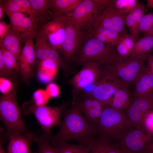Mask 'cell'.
Returning a JSON list of instances; mask_svg holds the SVG:
<instances>
[{
    "mask_svg": "<svg viewBox=\"0 0 153 153\" xmlns=\"http://www.w3.org/2000/svg\"><path fill=\"white\" fill-rule=\"evenodd\" d=\"M65 106L62 111L63 118L59 130L55 135H49L50 142L53 145L60 142L75 141L79 145L90 149L99 135L96 126L86 119L75 104L73 103L69 109H65Z\"/></svg>",
    "mask_w": 153,
    "mask_h": 153,
    "instance_id": "1",
    "label": "cell"
},
{
    "mask_svg": "<svg viewBox=\"0 0 153 153\" xmlns=\"http://www.w3.org/2000/svg\"><path fill=\"white\" fill-rule=\"evenodd\" d=\"M16 91V85L14 84L10 92L2 94L0 97V120L6 128L2 136L3 139L9 140L13 137L29 131L23 121L17 103Z\"/></svg>",
    "mask_w": 153,
    "mask_h": 153,
    "instance_id": "2",
    "label": "cell"
},
{
    "mask_svg": "<svg viewBox=\"0 0 153 153\" xmlns=\"http://www.w3.org/2000/svg\"><path fill=\"white\" fill-rule=\"evenodd\" d=\"M85 42L76 61L79 65L89 62L98 63L100 66L114 65L122 59L117 54L114 46L106 44L86 34Z\"/></svg>",
    "mask_w": 153,
    "mask_h": 153,
    "instance_id": "3",
    "label": "cell"
},
{
    "mask_svg": "<svg viewBox=\"0 0 153 153\" xmlns=\"http://www.w3.org/2000/svg\"><path fill=\"white\" fill-rule=\"evenodd\" d=\"M133 128L126 113L107 105L105 107L97 125L99 134L111 142L118 141Z\"/></svg>",
    "mask_w": 153,
    "mask_h": 153,
    "instance_id": "4",
    "label": "cell"
},
{
    "mask_svg": "<svg viewBox=\"0 0 153 153\" xmlns=\"http://www.w3.org/2000/svg\"><path fill=\"white\" fill-rule=\"evenodd\" d=\"M149 55L129 57L116 64L102 66V68L122 85L129 87L135 81L144 70Z\"/></svg>",
    "mask_w": 153,
    "mask_h": 153,
    "instance_id": "5",
    "label": "cell"
},
{
    "mask_svg": "<svg viewBox=\"0 0 153 153\" xmlns=\"http://www.w3.org/2000/svg\"><path fill=\"white\" fill-rule=\"evenodd\" d=\"M65 105L60 107L38 105L32 100L23 104L22 110L26 115L33 114L44 132L51 135L50 129L52 128L61 125V114Z\"/></svg>",
    "mask_w": 153,
    "mask_h": 153,
    "instance_id": "6",
    "label": "cell"
},
{
    "mask_svg": "<svg viewBox=\"0 0 153 153\" xmlns=\"http://www.w3.org/2000/svg\"><path fill=\"white\" fill-rule=\"evenodd\" d=\"M105 8L95 0H83L69 18L70 22L80 29L93 26Z\"/></svg>",
    "mask_w": 153,
    "mask_h": 153,
    "instance_id": "7",
    "label": "cell"
},
{
    "mask_svg": "<svg viewBox=\"0 0 153 153\" xmlns=\"http://www.w3.org/2000/svg\"><path fill=\"white\" fill-rule=\"evenodd\" d=\"M69 17L54 16L37 29L36 37L52 47L59 50L63 41L66 22Z\"/></svg>",
    "mask_w": 153,
    "mask_h": 153,
    "instance_id": "8",
    "label": "cell"
},
{
    "mask_svg": "<svg viewBox=\"0 0 153 153\" xmlns=\"http://www.w3.org/2000/svg\"><path fill=\"white\" fill-rule=\"evenodd\" d=\"M153 137L141 128L133 127L118 140L117 145L128 153H142Z\"/></svg>",
    "mask_w": 153,
    "mask_h": 153,
    "instance_id": "9",
    "label": "cell"
},
{
    "mask_svg": "<svg viewBox=\"0 0 153 153\" xmlns=\"http://www.w3.org/2000/svg\"><path fill=\"white\" fill-rule=\"evenodd\" d=\"M153 110V93L135 97L131 101L126 113L133 127L141 128L146 115Z\"/></svg>",
    "mask_w": 153,
    "mask_h": 153,
    "instance_id": "10",
    "label": "cell"
},
{
    "mask_svg": "<svg viewBox=\"0 0 153 153\" xmlns=\"http://www.w3.org/2000/svg\"><path fill=\"white\" fill-rule=\"evenodd\" d=\"M5 13L9 19L11 29L20 42H24L28 39L35 37L37 26L32 20L19 12Z\"/></svg>",
    "mask_w": 153,
    "mask_h": 153,
    "instance_id": "11",
    "label": "cell"
},
{
    "mask_svg": "<svg viewBox=\"0 0 153 153\" xmlns=\"http://www.w3.org/2000/svg\"><path fill=\"white\" fill-rule=\"evenodd\" d=\"M69 18L66 22L64 39L59 50L67 60L71 59L79 50L86 35V32L72 24Z\"/></svg>",
    "mask_w": 153,
    "mask_h": 153,
    "instance_id": "12",
    "label": "cell"
},
{
    "mask_svg": "<svg viewBox=\"0 0 153 153\" xmlns=\"http://www.w3.org/2000/svg\"><path fill=\"white\" fill-rule=\"evenodd\" d=\"M101 71V79L95 85L89 95L106 106L116 90L126 86L120 84L108 73L102 69Z\"/></svg>",
    "mask_w": 153,
    "mask_h": 153,
    "instance_id": "13",
    "label": "cell"
},
{
    "mask_svg": "<svg viewBox=\"0 0 153 153\" xmlns=\"http://www.w3.org/2000/svg\"><path fill=\"white\" fill-rule=\"evenodd\" d=\"M127 14L120 12L115 6L112 1L110 0L107 7L93 26L103 27L121 33L126 30L125 19Z\"/></svg>",
    "mask_w": 153,
    "mask_h": 153,
    "instance_id": "14",
    "label": "cell"
},
{
    "mask_svg": "<svg viewBox=\"0 0 153 153\" xmlns=\"http://www.w3.org/2000/svg\"><path fill=\"white\" fill-rule=\"evenodd\" d=\"M82 66L81 69L72 79L74 90L75 92L78 91L89 85L96 83L102 75V71L98 63L89 62Z\"/></svg>",
    "mask_w": 153,
    "mask_h": 153,
    "instance_id": "15",
    "label": "cell"
},
{
    "mask_svg": "<svg viewBox=\"0 0 153 153\" xmlns=\"http://www.w3.org/2000/svg\"><path fill=\"white\" fill-rule=\"evenodd\" d=\"M75 100L73 103L79 107L86 119L97 128L105 106L97 100L88 95L78 97Z\"/></svg>",
    "mask_w": 153,
    "mask_h": 153,
    "instance_id": "16",
    "label": "cell"
},
{
    "mask_svg": "<svg viewBox=\"0 0 153 153\" xmlns=\"http://www.w3.org/2000/svg\"><path fill=\"white\" fill-rule=\"evenodd\" d=\"M24 43L18 62L22 76V81L29 83V79L34 76L33 67L36 57L33 39L26 40Z\"/></svg>",
    "mask_w": 153,
    "mask_h": 153,
    "instance_id": "17",
    "label": "cell"
},
{
    "mask_svg": "<svg viewBox=\"0 0 153 153\" xmlns=\"http://www.w3.org/2000/svg\"><path fill=\"white\" fill-rule=\"evenodd\" d=\"M34 48L36 58L39 61H46L56 64L65 73L69 67L63 60L56 49L50 46L39 38L35 37Z\"/></svg>",
    "mask_w": 153,
    "mask_h": 153,
    "instance_id": "18",
    "label": "cell"
},
{
    "mask_svg": "<svg viewBox=\"0 0 153 153\" xmlns=\"http://www.w3.org/2000/svg\"><path fill=\"white\" fill-rule=\"evenodd\" d=\"M4 12L22 13L35 23L36 13L29 0H0Z\"/></svg>",
    "mask_w": 153,
    "mask_h": 153,
    "instance_id": "19",
    "label": "cell"
},
{
    "mask_svg": "<svg viewBox=\"0 0 153 153\" xmlns=\"http://www.w3.org/2000/svg\"><path fill=\"white\" fill-rule=\"evenodd\" d=\"M33 134L29 131L11 137L9 140L7 153H33L30 147Z\"/></svg>",
    "mask_w": 153,
    "mask_h": 153,
    "instance_id": "20",
    "label": "cell"
},
{
    "mask_svg": "<svg viewBox=\"0 0 153 153\" xmlns=\"http://www.w3.org/2000/svg\"><path fill=\"white\" fill-rule=\"evenodd\" d=\"M83 0H50V10L53 17L66 16L70 17Z\"/></svg>",
    "mask_w": 153,
    "mask_h": 153,
    "instance_id": "21",
    "label": "cell"
},
{
    "mask_svg": "<svg viewBox=\"0 0 153 153\" xmlns=\"http://www.w3.org/2000/svg\"><path fill=\"white\" fill-rule=\"evenodd\" d=\"M29 1L36 13L35 23L37 29L53 18L50 10V0H29Z\"/></svg>",
    "mask_w": 153,
    "mask_h": 153,
    "instance_id": "22",
    "label": "cell"
},
{
    "mask_svg": "<svg viewBox=\"0 0 153 153\" xmlns=\"http://www.w3.org/2000/svg\"><path fill=\"white\" fill-rule=\"evenodd\" d=\"M135 97L153 93V75L146 67L135 84Z\"/></svg>",
    "mask_w": 153,
    "mask_h": 153,
    "instance_id": "23",
    "label": "cell"
},
{
    "mask_svg": "<svg viewBox=\"0 0 153 153\" xmlns=\"http://www.w3.org/2000/svg\"><path fill=\"white\" fill-rule=\"evenodd\" d=\"M128 88V87L123 86L116 90L107 105L122 110L127 108L131 101Z\"/></svg>",
    "mask_w": 153,
    "mask_h": 153,
    "instance_id": "24",
    "label": "cell"
},
{
    "mask_svg": "<svg viewBox=\"0 0 153 153\" xmlns=\"http://www.w3.org/2000/svg\"><path fill=\"white\" fill-rule=\"evenodd\" d=\"M58 66L46 61H40L38 66V78L42 82L46 83L54 78L58 71Z\"/></svg>",
    "mask_w": 153,
    "mask_h": 153,
    "instance_id": "25",
    "label": "cell"
},
{
    "mask_svg": "<svg viewBox=\"0 0 153 153\" xmlns=\"http://www.w3.org/2000/svg\"><path fill=\"white\" fill-rule=\"evenodd\" d=\"M20 42L11 28L7 35L0 42V46L14 54L18 62L22 50Z\"/></svg>",
    "mask_w": 153,
    "mask_h": 153,
    "instance_id": "26",
    "label": "cell"
},
{
    "mask_svg": "<svg viewBox=\"0 0 153 153\" xmlns=\"http://www.w3.org/2000/svg\"><path fill=\"white\" fill-rule=\"evenodd\" d=\"M153 49V35L137 39L130 57L149 55Z\"/></svg>",
    "mask_w": 153,
    "mask_h": 153,
    "instance_id": "27",
    "label": "cell"
},
{
    "mask_svg": "<svg viewBox=\"0 0 153 153\" xmlns=\"http://www.w3.org/2000/svg\"><path fill=\"white\" fill-rule=\"evenodd\" d=\"M49 135L44 132L40 135L34 133L32 141L37 144L38 149L33 153H57L54 148L50 144Z\"/></svg>",
    "mask_w": 153,
    "mask_h": 153,
    "instance_id": "28",
    "label": "cell"
},
{
    "mask_svg": "<svg viewBox=\"0 0 153 153\" xmlns=\"http://www.w3.org/2000/svg\"><path fill=\"white\" fill-rule=\"evenodd\" d=\"M57 153H89L90 148L80 145L61 142L53 145Z\"/></svg>",
    "mask_w": 153,
    "mask_h": 153,
    "instance_id": "29",
    "label": "cell"
},
{
    "mask_svg": "<svg viewBox=\"0 0 153 153\" xmlns=\"http://www.w3.org/2000/svg\"><path fill=\"white\" fill-rule=\"evenodd\" d=\"M113 145L105 137L99 135L90 149L89 153H107Z\"/></svg>",
    "mask_w": 153,
    "mask_h": 153,
    "instance_id": "30",
    "label": "cell"
},
{
    "mask_svg": "<svg viewBox=\"0 0 153 153\" xmlns=\"http://www.w3.org/2000/svg\"><path fill=\"white\" fill-rule=\"evenodd\" d=\"M4 63L9 69L16 72H21L20 65L16 57L10 52L0 47Z\"/></svg>",
    "mask_w": 153,
    "mask_h": 153,
    "instance_id": "31",
    "label": "cell"
},
{
    "mask_svg": "<svg viewBox=\"0 0 153 153\" xmlns=\"http://www.w3.org/2000/svg\"><path fill=\"white\" fill-rule=\"evenodd\" d=\"M115 6L121 13L128 14L131 12L140 2L137 0H112Z\"/></svg>",
    "mask_w": 153,
    "mask_h": 153,
    "instance_id": "32",
    "label": "cell"
},
{
    "mask_svg": "<svg viewBox=\"0 0 153 153\" xmlns=\"http://www.w3.org/2000/svg\"><path fill=\"white\" fill-rule=\"evenodd\" d=\"M91 27L95 31L105 36L111 42L113 46H115L120 40L121 33L110 29L95 26Z\"/></svg>",
    "mask_w": 153,
    "mask_h": 153,
    "instance_id": "33",
    "label": "cell"
},
{
    "mask_svg": "<svg viewBox=\"0 0 153 153\" xmlns=\"http://www.w3.org/2000/svg\"><path fill=\"white\" fill-rule=\"evenodd\" d=\"M153 27V12H151L143 16L139 26V33H146Z\"/></svg>",
    "mask_w": 153,
    "mask_h": 153,
    "instance_id": "34",
    "label": "cell"
},
{
    "mask_svg": "<svg viewBox=\"0 0 153 153\" xmlns=\"http://www.w3.org/2000/svg\"><path fill=\"white\" fill-rule=\"evenodd\" d=\"M50 98L46 90L40 89L34 93L33 100L38 105H46Z\"/></svg>",
    "mask_w": 153,
    "mask_h": 153,
    "instance_id": "35",
    "label": "cell"
},
{
    "mask_svg": "<svg viewBox=\"0 0 153 153\" xmlns=\"http://www.w3.org/2000/svg\"><path fill=\"white\" fill-rule=\"evenodd\" d=\"M145 6L140 2L131 12L135 22L136 28L139 34V26L145 15Z\"/></svg>",
    "mask_w": 153,
    "mask_h": 153,
    "instance_id": "36",
    "label": "cell"
},
{
    "mask_svg": "<svg viewBox=\"0 0 153 153\" xmlns=\"http://www.w3.org/2000/svg\"><path fill=\"white\" fill-rule=\"evenodd\" d=\"M141 128L153 137V110L144 116L142 122Z\"/></svg>",
    "mask_w": 153,
    "mask_h": 153,
    "instance_id": "37",
    "label": "cell"
},
{
    "mask_svg": "<svg viewBox=\"0 0 153 153\" xmlns=\"http://www.w3.org/2000/svg\"><path fill=\"white\" fill-rule=\"evenodd\" d=\"M136 40L130 34L127 33L126 30L121 33L120 41L127 47L131 54L134 48Z\"/></svg>",
    "mask_w": 153,
    "mask_h": 153,
    "instance_id": "38",
    "label": "cell"
},
{
    "mask_svg": "<svg viewBox=\"0 0 153 153\" xmlns=\"http://www.w3.org/2000/svg\"><path fill=\"white\" fill-rule=\"evenodd\" d=\"M125 25L128 27L130 35L137 40L139 34L136 30L135 22L131 12L126 16Z\"/></svg>",
    "mask_w": 153,
    "mask_h": 153,
    "instance_id": "39",
    "label": "cell"
},
{
    "mask_svg": "<svg viewBox=\"0 0 153 153\" xmlns=\"http://www.w3.org/2000/svg\"><path fill=\"white\" fill-rule=\"evenodd\" d=\"M17 72L8 68L5 65L2 51L0 49V75L1 77L12 78L15 76Z\"/></svg>",
    "mask_w": 153,
    "mask_h": 153,
    "instance_id": "40",
    "label": "cell"
},
{
    "mask_svg": "<svg viewBox=\"0 0 153 153\" xmlns=\"http://www.w3.org/2000/svg\"><path fill=\"white\" fill-rule=\"evenodd\" d=\"M114 46L117 54L121 59H125L130 56L131 52L120 40Z\"/></svg>",
    "mask_w": 153,
    "mask_h": 153,
    "instance_id": "41",
    "label": "cell"
},
{
    "mask_svg": "<svg viewBox=\"0 0 153 153\" xmlns=\"http://www.w3.org/2000/svg\"><path fill=\"white\" fill-rule=\"evenodd\" d=\"M0 91L3 94H7L10 92L13 88L11 82L6 78L1 77Z\"/></svg>",
    "mask_w": 153,
    "mask_h": 153,
    "instance_id": "42",
    "label": "cell"
},
{
    "mask_svg": "<svg viewBox=\"0 0 153 153\" xmlns=\"http://www.w3.org/2000/svg\"><path fill=\"white\" fill-rule=\"evenodd\" d=\"M49 97L55 98L58 96L60 94V89L56 84L51 83L46 87L45 90Z\"/></svg>",
    "mask_w": 153,
    "mask_h": 153,
    "instance_id": "43",
    "label": "cell"
},
{
    "mask_svg": "<svg viewBox=\"0 0 153 153\" xmlns=\"http://www.w3.org/2000/svg\"><path fill=\"white\" fill-rule=\"evenodd\" d=\"M11 28L10 24L4 21H0V42H1L8 34Z\"/></svg>",
    "mask_w": 153,
    "mask_h": 153,
    "instance_id": "44",
    "label": "cell"
},
{
    "mask_svg": "<svg viewBox=\"0 0 153 153\" xmlns=\"http://www.w3.org/2000/svg\"><path fill=\"white\" fill-rule=\"evenodd\" d=\"M107 153H128L119 146L113 144Z\"/></svg>",
    "mask_w": 153,
    "mask_h": 153,
    "instance_id": "45",
    "label": "cell"
},
{
    "mask_svg": "<svg viewBox=\"0 0 153 153\" xmlns=\"http://www.w3.org/2000/svg\"><path fill=\"white\" fill-rule=\"evenodd\" d=\"M142 153H153V140L147 146Z\"/></svg>",
    "mask_w": 153,
    "mask_h": 153,
    "instance_id": "46",
    "label": "cell"
},
{
    "mask_svg": "<svg viewBox=\"0 0 153 153\" xmlns=\"http://www.w3.org/2000/svg\"><path fill=\"white\" fill-rule=\"evenodd\" d=\"M147 60L146 66L153 69V55H149L148 56Z\"/></svg>",
    "mask_w": 153,
    "mask_h": 153,
    "instance_id": "47",
    "label": "cell"
},
{
    "mask_svg": "<svg viewBox=\"0 0 153 153\" xmlns=\"http://www.w3.org/2000/svg\"><path fill=\"white\" fill-rule=\"evenodd\" d=\"M0 142V153H6L5 152L3 146V143L4 139L3 138L2 135L1 136Z\"/></svg>",
    "mask_w": 153,
    "mask_h": 153,
    "instance_id": "48",
    "label": "cell"
},
{
    "mask_svg": "<svg viewBox=\"0 0 153 153\" xmlns=\"http://www.w3.org/2000/svg\"><path fill=\"white\" fill-rule=\"evenodd\" d=\"M147 6L149 8H153V0H147Z\"/></svg>",
    "mask_w": 153,
    "mask_h": 153,
    "instance_id": "49",
    "label": "cell"
},
{
    "mask_svg": "<svg viewBox=\"0 0 153 153\" xmlns=\"http://www.w3.org/2000/svg\"><path fill=\"white\" fill-rule=\"evenodd\" d=\"M153 35V27L152 28L148 31L144 33V36Z\"/></svg>",
    "mask_w": 153,
    "mask_h": 153,
    "instance_id": "50",
    "label": "cell"
},
{
    "mask_svg": "<svg viewBox=\"0 0 153 153\" xmlns=\"http://www.w3.org/2000/svg\"><path fill=\"white\" fill-rule=\"evenodd\" d=\"M4 10L2 5L0 4V20H1L2 17Z\"/></svg>",
    "mask_w": 153,
    "mask_h": 153,
    "instance_id": "51",
    "label": "cell"
}]
</instances>
